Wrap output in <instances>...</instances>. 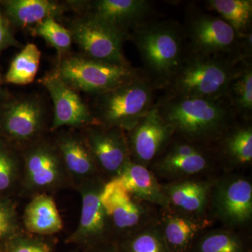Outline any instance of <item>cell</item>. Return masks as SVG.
<instances>
[{
	"mask_svg": "<svg viewBox=\"0 0 252 252\" xmlns=\"http://www.w3.org/2000/svg\"><path fill=\"white\" fill-rule=\"evenodd\" d=\"M225 98L238 118L250 122L252 114V58L245 59L240 64L228 84Z\"/></svg>",
	"mask_w": 252,
	"mask_h": 252,
	"instance_id": "cell-22",
	"label": "cell"
},
{
	"mask_svg": "<svg viewBox=\"0 0 252 252\" xmlns=\"http://www.w3.org/2000/svg\"><path fill=\"white\" fill-rule=\"evenodd\" d=\"M156 104L175 135L197 143L220 140L238 119L225 98L162 95Z\"/></svg>",
	"mask_w": 252,
	"mask_h": 252,
	"instance_id": "cell-1",
	"label": "cell"
},
{
	"mask_svg": "<svg viewBox=\"0 0 252 252\" xmlns=\"http://www.w3.org/2000/svg\"><path fill=\"white\" fill-rule=\"evenodd\" d=\"M100 202L109 220L119 230H131L143 219V207L117 179L112 178L104 185Z\"/></svg>",
	"mask_w": 252,
	"mask_h": 252,
	"instance_id": "cell-15",
	"label": "cell"
},
{
	"mask_svg": "<svg viewBox=\"0 0 252 252\" xmlns=\"http://www.w3.org/2000/svg\"><path fill=\"white\" fill-rule=\"evenodd\" d=\"M0 252H4V243L0 244Z\"/></svg>",
	"mask_w": 252,
	"mask_h": 252,
	"instance_id": "cell-36",
	"label": "cell"
},
{
	"mask_svg": "<svg viewBox=\"0 0 252 252\" xmlns=\"http://www.w3.org/2000/svg\"><path fill=\"white\" fill-rule=\"evenodd\" d=\"M117 179L129 193L136 198L156 205L167 206L169 201L157 179L147 167L129 158L122 167Z\"/></svg>",
	"mask_w": 252,
	"mask_h": 252,
	"instance_id": "cell-19",
	"label": "cell"
},
{
	"mask_svg": "<svg viewBox=\"0 0 252 252\" xmlns=\"http://www.w3.org/2000/svg\"><path fill=\"white\" fill-rule=\"evenodd\" d=\"M189 51L205 56L248 57L242 39L220 16L191 9L182 26Z\"/></svg>",
	"mask_w": 252,
	"mask_h": 252,
	"instance_id": "cell-6",
	"label": "cell"
},
{
	"mask_svg": "<svg viewBox=\"0 0 252 252\" xmlns=\"http://www.w3.org/2000/svg\"><path fill=\"white\" fill-rule=\"evenodd\" d=\"M143 74L95 95L94 110L99 125L128 132L155 104L157 92Z\"/></svg>",
	"mask_w": 252,
	"mask_h": 252,
	"instance_id": "cell-4",
	"label": "cell"
},
{
	"mask_svg": "<svg viewBox=\"0 0 252 252\" xmlns=\"http://www.w3.org/2000/svg\"><path fill=\"white\" fill-rule=\"evenodd\" d=\"M87 252H120L115 242H107L96 247Z\"/></svg>",
	"mask_w": 252,
	"mask_h": 252,
	"instance_id": "cell-35",
	"label": "cell"
},
{
	"mask_svg": "<svg viewBox=\"0 0 252 252\" xmlns=\"http://www.w3.org/2000/svg\"><path fill=\"white\" fill-rule=\"evenodd\" d=\"M70 252H81V250H79V249H77V250H73V251Z\"/></svg>",
	"mask_w": 252,
	"mask_h": 252,
	"instance_id": "cell-37",
	"label": "cell"
},
{
	"mask_svg": "<svg viewBox=\"0 0 252 252\" xmlns=\"http://www.w3.org/2000/svg\"><path fill=\"white\" fill-rule=\"evenodd\" d=\"M57 242L52 236L21 232L4 241V252H56Z\"/></svg>",
	"mask_w": 252,
	"mask_h": 252,
	"instance_id": "cell-31",
	"label": "cell"
},
{
	"mask_svg": "<svg viewBox=\"0 0 252 252\" xmlns=\"http://www.w3.org/2000/svg\"><path fill=\"white\" fill-rule=\"evenodd\" d=\"M19 232L14 205L11 202L0 200V240L6 241Z\"/></svg>",
	"mask_w": 252,
	"mask_h": 252,
	"instance_id": "cell-33",
	"label": "cell"
},
{
	"mask_svg": "<svg viewBox=\"0 0 252 252\" xmlns=\"http://www.w3.org/2000/svg\"><path fill=\"white\" fill-rule=\"evenodd\" d=\"M187 252H250V250L238 235L220 230L205 235Z\"/></svg>",
	"mask_w": 252,
	"mask_h": 252,
	"instance_id": "cell-29",
	"label": "cell"
},
{
	"mask_svg": "<svg viewBox=\"0 0 252 252\" xmlns=\"http://www.w3.org/2000/svg\"><path fill=\"white\" fill-rule=\"evenodd\" d=\"M237 125L227 131L223 137V152L238 163H250L252 160V127L251 124Z\"/></svg>",
	"mask_w": 252,
	"mask_h": 252,
	"instance_id": "cell-27",
	"label": "cell"
},
{
	"mask_svg": "<svg viewBox=\"0 0 252 252\" xmlns=\"http://www.w3.org/2000/svg\"><path fill=\"white\" fill-rule=\"evenodd\" d=\"M56 144L72 180L79 184L95 177L98 168L84 137L74 133L63 134Z\"/></svg>",
	"mask_w": 252,
	"mask_h": 252,
	"instance_id": "cell-18",
	"label": "cell"
},
{
	"mask_svg": "<svg viewBox=\"0 0 252 252\" xmlns=\"http://www.w3.org/2000/svg\"><path fill=\"white\" fill-rule=\"evenodd\" d=\"M203 144H205L190 142L182 137L180 140L170 142L162 152L158 167L175 175H194L203 171L210 161Z\"/></svg>",
	"mask_w": 252,
	"mask_h": 252,
	"instance_id": "cell-16",
	"label": "cell"
},
{
	"mask_svg": "<svg viewBox=\"0 0 252 252\" xmlns=\"http://www.w3.org/2000/svg\"><path fill=\"white\" fill-rule=\"evenodd\" d=\"M19 42L16 40L7 18L0 12V54L9 47H18Z\"/></svg>",
	"mask_w": 252,
	"mask_h": 252,
	"instance_id": "cell-34",
	"label": "cell"
},
{
	"mask_svg": "<svg viewBox=\"0 0 252 252\" xmlns=\"http://www.w3.org/2000/svg\"><path fill=\"white\" fill-rule=\"evenodd\" d=\"M32 34L39 36L57 51L60 56L69 52L72 44L70 32L56 21V18H49L37 23L31 28Z\"/></svg>",
	"mask_w": 252,
	"mask_h": 252,
	"instance_id": "cell-30",
	"label": "cell"
},
{
	"mask_svg": "<svg viewBox=\"0 0 252 252\" xmlns=\"http://www.w3.org/2000/svg\"><path fill=\"white\" fill-rule=\"evenodd\" d=\"M175 135L174 129L164 120L155 103L128 131L130 158L144 166L163 152Z\"/></svg>",
	"mask_w": 252,
	"mask_h": 252,
	"instance_id": "cell-10",
	"label": "cell"
},
{
	"mask_svg": "<svg viewBox=\"0 0 252 252\" xmlns=\"http://www.w3.org/2000/svg\"><path fill=\"white\" fill-rule=\"evenodd\" d=\"M48 91L54 105V116L51 131L63 126L91 127L99 126L91 109L81 98L77 91L66 84L53 72L41 80Z\"/></svg>",
	"mask_w": 252,
	"mask_h": 252,
	"instance_id": "cell-13",
	"label": "cell"
},
{
	"mask_svg": "<svg viewBox=\"0 0 252 252\" xmlns=\"http://www.w3.org/2000/svg\"><path fill=\"white\" fill-rule=\"evenodd\" d=\"M23 189L24 192L46 194L62 188L71 179L56 144L35 141L23 154Z\"/></svg>",
	"mask_w": 252,
	"mask_h": 252,
	"instance_id": "cell-7",
	"label": "cell"
},
{
	"mask_svg": "<svg viewBox=\"0 0 252 252\" xmlns=\"http://www.w3.org/2000/svg\"><path fill=\"white\" fill-rule=\"evenodd\" d=\"M143 64L142 74L156 90H162L188 52L182 26L175 21L151 20L130 34Z\"/></svg>",
	"mask_w": 252,
	"mask_h": 252,
	"instance_id": "cell-2",
	"label": "cell"
},
{
	"mask_svg": "<svg viewBox=\"0 0 252 252\" xmlns=\"http://www.w3.org/2000/svg\"><path fill=\"white\" fill-rule=\"evenodd\" d=\"M216 205L220 216L231 225H242L252 216V187L248 181L235 179L220 187Z\"/></svg>",
	"mask_w": 252,
	"mask_h": 252,
	"instance_id": "cell-17",
	"label": "cell"
},
{
	"mask_svg": "<svg viewBox=\"0 0 252 252\" xmlns=\"http://www.w3.org/2000/svg\"><path fill=\"white\" fill-rule=\"evenodd\" d=\"M74 90L97 95L138 77L142 73L131 65H119L84 56L63 58L54 71Z\"/></svg>",
	"mask_w": 252,
	"mask_h": 252,
	"instance_id": "cell-5",
	"label": "cell"
},
{
	"mask_svg": "<svg viewBox=\"0 0 252 252\" xmlns=\"http://www.w3.org/2000/svg\"><path fill=\"white\" fill-rule=\"evenodd\" d=\"M83 137L97 168L117 177L130 158L125 131L94 126L86 131Z\"/></svg>",
	"mask_w": 252,
	"mask_h": 252,
	"instance_id": "cell-14",
	"label": "cell"
},
{
	"mask_svg": "<svg viewBox=\"0 0 252 252\" xmlns=\"http://www.w3.org/2000/svg\"><path fill=\"white\" fill-rule=\"evenodd\" d=\"M120 252H170L162 230L145 229L115 242Z\"/></svg>",
	"mask_w": 252,
	"mask_h": 252,
	"instance_id": "cell-28",
	"label": "cell"
},
{
	"mask_svg": "<svg viewBox=\"0 0 252 252\" xmlns=\"http://www.w3.org/2000/svg\"><path fill=\"white\" fill-rule=\"evenodd\" d=\"M41 51L34 44H28L13 59L5 76L7 83L16 85H27L35 79L39 64Z\"/></svg>",
	"mask_w": 252,
	"mask_h": 252,
	"instance_id": "cell-26",
	"label": "cell"
},
{
	"mask_svg": "<svg viewBox=\"0 0 252 252\" xmlns=\"http://www.w3.org/2000/svg\"><path fill=\"white\" fill-rule=\"evenodd\" d=\"M169 203L186 212L199 213L206 205L208 187L194 181L179 182L162 189Z\"/></svg>",
	"mask_w": 252,
	"mask_h": 252,
	"instance_id": "cell-24",
	"label": "cell"
},
{
	"mask_svg": "<svg viewBox=\"0 0 252 252\" xmlns=\"http://www.w3.org/2000/svg\"><path fill=\"white\" fill-rule=\"evenodd\" d=\"M245 59L205 56L188 49L180 67L162 89L163 96L225 98L230 80Z\"/></svg>",
	"mask_w": 252,
	"mask_h": 252,
	"instance_id": "cell-3",
	"label": "cell"
},
{
	"mask_svg": "<svg viewBox=\"0 0 252 252\" xmlns=\"http://www.w3.org/2000/svg\"><path fill=\"white\" fill-rule=\"evenodd\" d=\"M19 160L12 152L0 144V191L13 187L21 173Z\"/></svg>",
	"mask_w": 252,
	"mask_h": 252,
	"instance_id": "cell-32",
	"label": "cell"
},
{
	"mask_svg": "<svg viewBox=\"0 0 252 252\" xmlns=\"http://www.w3.org/2000/svg\"><path fill=\"white\" fill-rule=\"evenodd\" d=\"M45 109L35 97H22L4 106L0 116V127L4 135L13 142L31 144L44 130Z\"/></svg>",
	"mask_w": 252,
	"mask_h": 252,
	"instance_id": "cell-12",
	"label": "cell"
},
{
	"mask_svg": "<svg viewBox=\"0 0 252 252\" xmlns=\"http://www.w3.org/2000/svg\"><path fill=\"white\" fill-rule=\"evenodd\" d=\"M26 232L41 236H53L63 228V221L54 198L48 194L34 195L23 217Z\"/></svg>",
	"mask_w": 252,
	"mask_h": 252,
	"instance_id": "cell-20",
	"label": "cell"
},
{
	"mask_svg": "<svg viewBox=\"0 0 252 252\" xmlns=\"http://www.w3.org/2000/svg\"><path fill=\"white\" fill-rule=\"evenodd\" d=\"M0 87H1V80H0Z\"/></svg>",
	"mask_w": 252,
	"mask_h": 252,
	"instance_id": "cell-38",
	"label": "cell"
},
{
	"mask_svg": "<svg viewBox=\"0 0 252 252\" xmlns=\"http://www.w3.org/2000/svg\"><path fill=\"white\" fill-rule=\"evenodd\" d=\"M200 225L186 217L170 215L161 229L170 252H187L200 230Z\"/></svg>",
	"mask_w": 252,
	"mask_h": 252,
	"instance_id": "cell-25",
	"label": "cell"
},
{
	"mask_svg": "<svg viewBox=\"0 0 252 252\" xmlns=\"http://www.w3.org/2000/svg\"><path fill=\"white\" fill-rule=\"evenodd\" d=\"M206 4L234 30L240 39L252 32V0H208Z\"/></svg>",
	"mask_w": 252,
	"mask_h": 252,
	"instance_id": "cell-23",
	"label": "cell"
},
{
	"mask_svg": "<svg viewBox=\"0 0 252 252\" xmlns=\"http://www.w3.org/2000/svg\"><path fill=\"white\" fill-rule=\"evenodd\" d=\"M1 3L10 24L17 28H32L46 18L59 17L67 9L49 0H7Z\"/></svg>",
	"mask_w": 252,
	"mask_h": 252,
	"instance_id": "cell-21",
	"label": "cell"
},
{
	"mask_svg": "<svg viewBox=\"0 0 252 252\" xmlns=\"http://www.w3.org/2000/svg\"><path fill=\"white\" fill-rule=\"evenodd\" d=\"M103 184L94 178L78 184L81 195V218L77 229L66 240L84 252H89L109 240V218L100 202Z\"/></svg>",
	"mask_w": 252,
	"mask_h": 252,
	"instance_id": "cell-8",
	"label": "cell"
},
{
	"mask_svg": "<svg viewBox=\"0 0 252 252\" xmlns=\"http://www.w3.org/2000/svg\"><path fill=\"white\" fill-rule=\"evenodd\" d=\"M68 30L72 41L88 59L119 65H130L123 51L125 37L104 23L84 15L73 21Z\"/></svg>",
	"mask_w": 252,
	"mask_h": 252,
	"instance_id": "cell-9",
	"label": "cell"
},
{
	"mask_svg": "<svg viewBox=\"0 0 252 252\" xmlns=\"http://www.w3.org/2000/svg\"><path fill=\"white\" fill-rule=\"evenodd\" d=\"M86 16L120 33L126 39L152 19L153 4L148 0H97L89 1Z\"/></svg>",
	"mask_w": 252,
	"mask_h": 252,
	"instance_id": "cell-11",
	"label": "cell"
}]
</instances>
